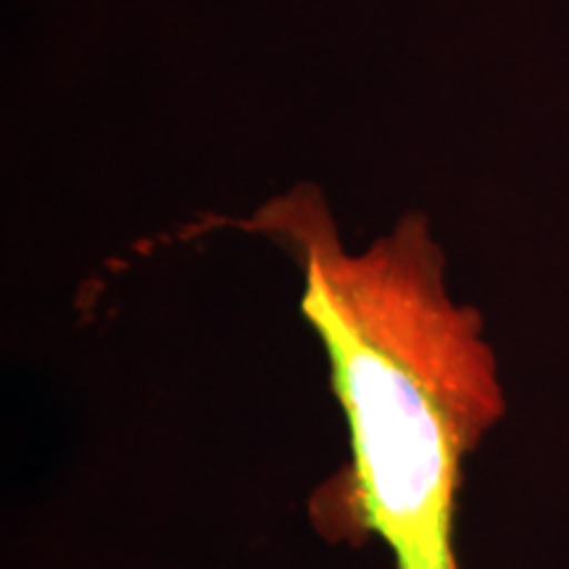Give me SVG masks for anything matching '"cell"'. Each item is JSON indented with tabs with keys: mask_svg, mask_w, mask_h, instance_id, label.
Instances as JSON below:
<instances>
[{
	"mask_svg": "<svg viewBox=\"0 0 569 569\" xmlns=\"http://www.w3.org/2000/svg\"><path fill=\"white\" fill-rule=\"evenodd\" d=\"M256 224L301 267L303 317L348 419L351 467L330 488L386 540L398 569H461V461L498 422L503 393L480 317L448 296L430 227L409 213L351 251L306 188L261 209Z\"/></svg>",
	"mask_w": 569,
	"mask_h": 569,
	"instance_id": "cell-1",
	"label": "cell"
}]
</instances>
